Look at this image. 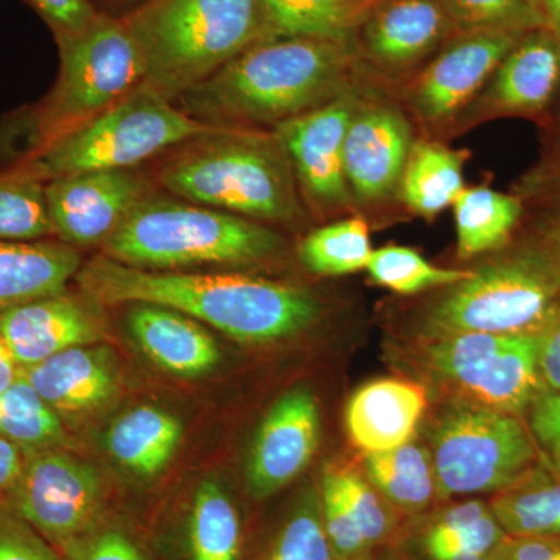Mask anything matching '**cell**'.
Segmentation results:
<instances>
[{
	"label": "cell",
	"instance_id": "1",
	"mask_svg": "<svg viewBox=\"0 0 560 560\" xmlns=\"http://www.w3.org/2000/svg\"><path fill=\"white\" fill-rule=\"evenodd\" d=\"M359 75L353 38L260 40L176 102L202 124L272 130L340 97Z\"/></svg>",
	"mask_w": 560,
	"mask_h": 560
},
{
	"label": "cell",
	"instance_id": "2",
	"mask_svg": "<svg viewBox=\"0 0 560 560\" xmlns=\"http://www.w3.org/2000/svg\"><path fill=\"white\" fill-rule=\"evenodd\" d=\"M75 282L103 305H164L242 342L293 337L318 320L323 307L301 287L245 275L151 271L95 257L81 265Z\"/></svg>",
	"mask_w": 560,
	"mask_h": 560
},
{
	"label": "cell",
	"instance_id": "3",
	"mask_svg": "<svg viewBox=\"0 0 560 560\" xmlns=\"http://www.w3.org/2000/svg\"><path fill=\"white\" fill-rule=\"evenodd\" d=\"M57 46L60 70L49 94L0 124L2 168L86 127L143 81L142 58L124 16L98 13L88 31Z\"/></svg>",
	"mask_w": 560,
	"mask_h": 560
},
{
	"label": "cell",
	"instance_id": "4",
	"mask_svg": "<svg viewBox=\"0 0 560 560\" xmlns=\"http://www.w3.org/2000/svg\"><path fill=\"white\" fill-rule=\"evenodd\" d=\"M158 180L172 197L270 224L305 219L285 150L271 130L221 127L180 145Z\"/></svg>",
	"mask_w": 560,
	"mask_h": 560
},
{
	"label": "cell",
	"instance_id": "5",
	"mask_svg": "<svg viewBox=\"0 0 560 560\" xmlns=\"http://www.w3.org/2000/svg\"><path fill=\"white\" fill-rule=\"evenodd\" d=\"M124 20L142 83L173 102L261 39L260 0H142Z\"/></svg>",
	"mask_w": 560,
	"mask_h": 560
},
{
	"label": "cell",
	"instance_id": "6",
	"mask_svg": "<svg viewBox=\"0 0 560 560\" xmlns=\"http://www.w3.org/2000/svg\"><path fill=\"white\" fill-rule=\"evenodd\" d=\"M560 308V260L529 235L445 287L423 312L429 340L460 334L541 335Z\"/></svg>",
	"mask_w": 560,
	"mask_h": 560
},
{
	"label": "cell",
	"instance_id": "7",
	"mask_svg": "<svg viewBox=\"0 0 560 560\" xmlns=\"http://www.w3.org/2000/svg\"><path fill=\"white\" fill-rule=\"evenodd\" d=\"M282 248V235L268 224L156 194L102 245L103 256L151 271L259 264Z\"/></svg>",
	"mask_w": 560,
	"mask_h": 560
},
{
	"label": "cell",
	"instance_id": "8",
	"mask_svg": "<svg viewBox=\"0 0 560 560\" xmlns=\"http://www.w3.org/2000/svg\"><path fill=\"white\" fill-rule=\"evenodd\" d=\"M220 128L194 119L175 102L140 83L86 127L5 168L44 184L79 173L127 171Z\"/></svg>",
	"mask_w": 560,
	"mask_h": 560
},
{
	"label": "cell",
	"instance_id": "9",
	"mask_svg": "<svg viewBox=\"0 0 560 560\" xmlns=\"http://www.w3.org/2000/svg\"><path fill=\"white\" fill-rule=\"evenodd\" d=\"M440 499L501 493L528 480L544 460L521 418L460 401L442 412L431 434Z\"/></svg>",
	"mask_w": 560,
	"mask_h": 560
},
{
	"label": "cell",
	"instance_id": "10",
	"mask_svg": "<svg viewBox=\"0 0 560 560\" xmlns=\"http://www.w3.org/2000/svg\"><path fill=\"white\" fill-rule=\"evenodd\" d=\"M415 140V124L396 92L360 68L345 142L346 179L359 215H381L400 205V179Z\"/></svg>",
	"mask_w": 560,
	"mask_h": 560
},
{
	"label": "cell",
	"instance_id": "11",
	"mask_svg": "<svg viewBox=\"0 0 560 560\" xmlns=\"http://www.w3.org/2000/svg\"><path fill=\"white\" fill-rule=\"evenodd\" d=\"M541 338L544 334L452 335L430 340L427 355L433 371L475 404L522 416L545 389L539 370Z\"/></svg>",
	"mask_w": 560,
	"mask_h": 560
},
{
	"label": "cell",
	"instance_id": "12",
	"mask_svg": "<svg viewBox=\"0 0 560 560\" xmlns=\"http://www.w3.org/2000/svg\"><path fill=\"white\" fill-rule=\"evenodd\" d=\"M525 33H456L415 77L390 90L425 138H447Z\"/></svg>",
	"mask_w": 560,
	"mask_h": 560
},
{
	"label": "cell",
	"instance_id": "13",
	"mask_svg": "<svg viewBox=\"0 0 560 560\" xmlns=\"http://www.w3.org/2000/svg\"><path fill=\"white\" fill-rule=\"evenodd\" d=\"M357 98L359 80L335 101L271 130L285 150L305 208L320 219L357 213L345 168L346 132Z\"/></svg>",
	"mask_w": 560,
	"mask_h": 560
},
{
	"label": "cell",
	"instance_id": "14",
	"mask_svg": "<svg viewBox=\"0 0 560 560\" xmlns=\"http://www.w3.org/2000/svg\"><path fill=\"white\" fill-rule=\"evenodd\" d=\"M5 506L58 548L101 521V477L61 447L25 452Z\"/></svg>",
	"mask_w": 560,
	"mask_h": 560
},
{
	"label": "cell",
	"instance_id": "15",
	"mask_svg": "<svg viewBox=\"0 0 560 560\" xmlns=\"http://www.w3.org/2000/svg\"><path fill=\"white\" fill-rule=\"evenodd\" d=\"M456 33L444 0H382L353 35V46L361 70L394 90Z\"/></svg>",
	"mask_w": 560,
	"mask_h": 560
},
{
	"label": "cell",
	"instance_id": "16",
	"mask_svg": "<svg viewBox=\"0 0 560 560\" xmlns=\"http://www.w3.org/2000/svg\"><path fill=\"white\" fill-rule=\"evenodd\" d=\"M559 91L560 39L547 25L533 28L501 60L452 135L503 117H523L544 125Z\"/></svg>",
	"mask_w": 560,
	"mask_h": 560
},
{
	"label": "cell",
	"instance_id": "17",
	"mask_svg": "<svg viewBox=\"0 0 560 560\" xmlns=\"http://www.w3.org/2000/svg\"><path fill=\"white\" fill-rule=\"evenodd\" d=\"M154 194L153 183L135 168L49 180L46 201L54 237L73 248L102 246L132 210Z\"/></svg>",
	"mask_w": 560,
	"mask_h": 560
},
{
	"label": "cell",
	"instance_id": "18",
	"mask_svg": "<svg viewBox=\"0 0 560 560\" xmlns=\"http://www.w3.org/2000/svg\"><path fill=\"white\" fill-rule=\"evenodd\" d=\"M319 442V408L311 390L283 394L257 431L246 463L250 497L265 500L289 486L315 456Z\"/></svg>",
	"mask_w": 560,
	"mask_h": 560
},
{
	"label": "cell",
	"instance_id": "19",
	"mask_svg": "<svg viewBox=\"0 0 560 560\" xmlns=\"http://www.w3.org/2000/svg\"><path fill=\"white\" fill-rule=\"evenodd\" d=\"M101 338V319L66 291L25 302L0 315V340L20 370L62 350L94 345Z\"/></svg>",
	"mask_w": 560,
	"mask_h": 560
},
{
	"label": "cell",
	"instance_id": "20",
	"mask_svg": "<svg viewBox=\"0 0 560 560\" xmlns=\"http://www.w3.org/2000/svg\"><path fill=\"white\" fill-rule=\"evenodd\" d=\"M397 533V548L410 560H492L508 539L489 503L466 500L416 515Z\"/></svg>",
	"mask_w": 560,
	"mask_h": 560
},
{
	"label": "cell",
	"instance_id": "21",
	"mask_svg": "<svg viewBox=\"0 0 560 560\" xmlns=\"http://www.w3.org/2000/svg\"><path fill=\"white\" fill-rule=\"evenodd\" d=\"M20 372L61 419L97 410L117 390L116 364L106 348L77 346Z\"/></svg>",
	"mask_w": 560,
	"mask_h": 560
},
{
	"label": "cell",
	"instance_id": "22",
	"mask_svg": "<svg viewBox=\"0 0 560 560\" xmlns=\"http://www.w3.org/2000/svg\"><path fill=\"white\" fill-rule=\"evenodd\" d=\"M127 327L154 364L178 377H201L220 363L219 345L209 331L173 308L145 302L130 304Z\"/></svg>",
	"mask_w": 560,
	"mask_h": 560
},
{
	"label": "cell",
	"instance_id": "23",
	"mask_svg": "<svg viewBox=\"0 0 560 560\" xmlns=\"http://www.w3.org/2000/svg\"><path fill=\"white\" fill-rule=\"evenodd\" d=\"M425 410L419 386L397 378H382L361 386L346 410L350 440L361 451H393L411 441Z\"/></svg>",
	"mask_w": 560,
	"mask_h": 560
},
{
	"label": "cell",
	"instance_id": "24",
	"mask_svg": "<svg viewBox=\"0 0 560 560\" xmlns=\"http://www.w3.org/2000/svg\"><path fill=\"white\" fill-rule=\"evenodd\" d=\"M81 265L79 250L60 241L0 243V315L25 302L62 293Z\"/></svg>",
	"mask_w": 560,
	"mask_h": 560
},
{
	"label": "cell",
	"instance_id": "25",
	"mask_svg": "<svg viewBox=\"0 0 560 560\" xmlns=\"http://www.w3.org/2000/svg\"><path fill=\"white\" fill-rule=\"evenodd\" d=\"M183 440V425L161 408H132L124 412L105 434L110 458L140 478H153L171 464Z\"/></svg>",
	"mask_w": 560,
	"mask_h": 560
},
{
	"label": "cell",
	"instance_id": "26",
	"mask_svg": "<svg viewBox=\"0 0 560 560\" xmlns=\"http://www.w3.org/2000/svg\"><path fill=\"white\" fill-rule=\"evenodd\" d=\"M464 162L466 156L441 139H416L400 179V206L412 215L436 219L466 187Z\"/></svg>",
	"mask_w": 560,
	"mask_h": 560
},
{
	"label": "cell",
	"instance_id": "27",
	"mask_svg": "<svg viewBox=\"0 0 560 560\" xmlns=\"http://www.w3.org/2000/svg\"><path fill=\"white\" fill-rule=\"evenodd\" d=\"M382 0H260L261 39L353 38Z\"/></svg>",
	"mask_w": 560,
	"mask_h": 560
},
{
	"label": "cell",
	"instance_id": "28",
	"mask_svg": "<svg viewBox=\"0 0 560 560\" xmlns=\"http://www.w3.org/2000/svg\"><path fill=\"white\" fill-rule=\"evenodd\" d=\"M452 208L460 259L506 248L526 212L525 202L517 195L488 186L464 187Z\"/></svg>",
	"mask_w": 560,
	"mask_h": 560
},
{
	"label": "cell",
	"instance_id": "29",
	"mask_svg": "<svg viewBox=\"0 0 560 560\" xmlns=\"http://www.w3.org/2000/svg\"><path fill=\"white\" fill-rule=\"evenodd\" d=\"M184 560H242L241 512L215 480H205L191 497L184 521Z\"/></svg>",
	"mask_w": 560,
	"mask_h": 560
},
{
	"label": "cell",
	"instance_id": "30",
	"mask_svg": "<svg viewBox=\"0 0 560 560\" xmlns=\"http://www.w3.org/2000/svg\"><path fill=\"white\" fill-rule=\"evenodd\" d=\"M368 480L397 512L423 514L440 499L431 453L407 442L393 451L366 453Z\"/></svg>",
	"mask_w": 560,
	"mask_h": 560
},
{
	"label": "cell",
	"instance_id": "31",
	"mask_svg": "<svg viewBox=\"0 0 560 560\" xmlns=\"http://www.w3.org/2000/svg\"><path fill=\"white\" fill-rule=\"evenodd\" d=\"M489 504L508 536H560V474L545 464Z\"/></svg>",
	"mask_w": 560,
	"mask_h": 560
},
{
	"label": "cell",
	"instance_id": "32",
	"mask_svg": "<svg viewBox=\"0 0 560 560\" xmlns=\"http://www.w3.org/2000/svg\"><path fill=\"white\" fill-rule=\"evenodd\" d=\"M372 250L370 224L355 213L308 232L298 254L313 275L337 278L366 270Z\"/></svg>",
	"mask_w": 560,
	"mask_h": 560
},
{
	"label": "cell",
	"instance_id": "33",
	"mask_svg": "<svg viewBox=\"0 0 560 560\" xmlns=\"http://www.w3.org/2000/svg\"><path fill=\"white\" fill-rule=\"evenodd\" d=\"M0 438L25 452L61 447L66 440L62 419L21 372L16 382L0 393Z\"/></svg>",
	"mask_w": 560,
	"mask_h": 560
},
{
	"label": "cell",
	"instance_id": "34",
	"mask_svg": "<svg viewBox=\"0 0 560 560\" xmlns=\"http://www.w3.org/2000/svg\"><path fill=\"white\" fill-rule=\"evenodd\" d=\"M54 237L46 184L16 168L0 171V241L38 242Z\"/></svg>",
	"mask_w": 560,
	"mask_h": 560
},
{
	"label": "cell",
	"instance_id": "35",
	"mask_svg": "<svg viewBox=\"0 0 560 560\" xmlns=\"http://www.w3.org/2000/svg\"><path fill=\"white\" fill-rule=\"evenodd\" d=\"M256 560H335L318 492L311 490L300 497L271 530Z\"/></svg>",
	"mask_w": 560,
	"mask_h": 560
},
{
	"label": "cell",
	"instance_id": "36",
	"mask_svg": "<svg viewBox=\"0 0 560 560\" xmlns=\"http://www.w3.org/2000/svg\"><path fill=\"white\" fill-rule=\"evenodd\" d=\"M366 271L372 282L383 289L399 294H416L451 287L467 278L470 270L436 267L416 249L388 245L372 250Z\"/></svg>",
	"mask_w": 560,
	"mask_h": 560
},
{
	"label": "cell",
	"instance_id": "37",
	"mask_svg": "<svg viewBox=\"0 0 560 560\" xmlns=\"http://www.w3.org/2000/svg\"><path fill=\"white\" fill-rule=\"evenodd\" d=\"M323 480L329 482L338 493L372 550L393 544L400 529L397 511L370 480L345 469L327 470Z\"/></svg>",
	"mask_w": 560,
	"mask_h": 560
},
{
	"label": "cell",
	"instance_id": "38",
	"mask_svg": "<svg viewBox=\"0 0 560 560\" xmlns=\"http://www.w3.org/2000/svg\"><path fill=\"white\" fill-rule=\"evenodd\" d=\"M458 32L517 31L544 27L539 5L529 0H444Z\"/></svg>",
	"mask_w": 560,
	"mask_h": 560
},
{
	"label": "cell",
	"instance_id": "39",
	"mask_svg": "<svg viewBox=\"0 0 560 560\" xmlns=\"http://www.w3.org/2000/svg\"><path fill=\"white\" fill-rule=\"evenodd\" d=\"M58 550L66 560H149L124 529L101 521Z\"/></svg>",
	"mask_w": 560,
	"mask_h": 560
},
{
	"label": "cell",
	"instance_id": "40",
	"mask_svg": "<svg viewBox=\"0 0 560 560\" xmlns=\"http://www.w3.org/2000/svg\"><path fill=\"white\" fill-rule=\"evenodd\" d=\"M0 560H66L38 530L0 504Z\"/></svg>",
	"mask_w": 560,
	"mask_h": 560
},
{
	"label": "cell",
	"instance_id": "41",
	"mask_svg": "<svg viewBox=\"0 0 560 560\" xmlns=\"http://www.w3.org/2000/svg\"><path fill=\"white\" fill-rule=\"evenodd\" d=\"M528 412L529 431L541 460L560 474V390L541 389Z\"/></svg>",
	"mask_w": 560,
	"mask_h": 560
},
{
	"label": "cell",
	"instance_id": "42",
	"mask_svg": "<svg viewBox=\"0 0 560 560\" xmlns=\"http://www.w3.org/2000/svg\"><path fill=\"white\" fill-rule=\"evenodd\" d=\"M24 2L46 22L57 43L75 38L88 31L101 13L92 5L91 0H24Z\"/></svg>",
	"mask_w": 560,
	"mask_h": 560
},
{
	"label": "cell",
	"instance_id": "43",
	"mask_svg": "<svg viewBox=\"0 0 560 560\" xmlns=\"http://www.w3.org/2000/svg\"><path fill=\"white\" fill-rule=\"evenodd\" d=\"M526 208L560 206V149L547 150L544 158L512 186Z\"/></svg>",
	"mask_w": 560,
	"mask_h": 560
},
{
	"label": "cell",
	"instance_id": "44",
	"mask_svg": "<svg viewBox=\"0 0 560 560\" xmlns=\"http://www.w3.org/2000/svg\"><path fill=\"white\" fill-rule=\"evenodd\" d=\"M492 560H560V536H508Z\"/></svg>",
	"mask_w": 560,
	"mask_h": 560
},
{
	"label": "cell",
	"instance_id": "45",
	"mask_svg": "<svg viewBox=\"0 0 560 560\" xmlns=\"http://www.w3.org/2000/svg\"><path fill=\"white\" fill-rule=\"evenodd\" d=\"M539 370L544 388L560 390V308L541 338Z\"/></svg>",
	"mask_w": 560,
	"mask_h": 560
},
{
	"label": "cell",
	"instance_id": "46",
	"mask_svg": "<svg viewBox=\"0 0 560 560\" xmlns=\"http://www.w3.org/2000/svg\"><path fill=\"white\" fill-rule=\"evenodd\" d=\"M25 451L0 438V504H7L10 493L24 469Z\"/></svg>",
	"mask_w": 560,
	"mask_h": 560
},
{
	"label": "cell",
	"instance_id": "47",
	"mask_svg": "<svg viewBox=\"0 0 560 560\" xmlns=\"http://www.w3.org/2000/svg\"><path fill=\"white\" fill-rule=\"evenodd\" d=\"M539 217L534 221L533 237L547 246L560 260V206L534 209Z\"/></svg>",
	"mask_w": 560,
	"mask_h": 560
},
{
	"label": "cell",
	"instance_id": "48",
	"mask_svg": "<svg viewBox=\"0 0 560 560\" xmlns=\"http://www.w3.org/2000/svg\"><path fill=\"white\" fill-rule=\"evenodd\" d=\"M20 377V366L14 363L13 357L0 340V393L9 388Z\"/></svg>",
	"mask_w": 560,
	"mask_h": 560
},
{
	"label": "cell",
	"instance_id": "49",
	"mask_svg": "<svg viewBox=\"0 0 560 560\" xmlns=\"http://www.w3.org/2000/svg\"><path fill=\"white\" fill-rule=\"evenodd\" d=\"M540 127L544 128L545 139L548 142L547 150L560 149V91L550 114H548L547 120Z\"/></svg>",
	"mask_w": 560,
	"mask_h": 560
},
{
	"label": "cell",
	"instance_id": "50",
	"mask_svg": "<svg viewBox=\"0 0 560 560\" xmlns=\"http://www.w3.org/2000/svg\"><path fill=\"white\" fill-rule=\"evenodd\" d=\"M545 25L560 39V0H540Z\"/></svg>",
	"mask_w": 560,
	"mask_h": 560
},
{
	"label": "cell",
	"instance_id": "51",
	"mask_svg": "<svg viewBox=\"0 0 560 560\" xmlns=\"http://www.w3.org/2000/svg\"><path fill=\"white\" fill-rule=\"evenodd\" d=\"M366 560H410L407 556L404 555L399 550V548H393L390 545H385V547L375 548L374 551L371 552L370 558Z\"/></svg>",
	"mask_w": 560,
	"mask_h": 560
},
{
	"label": "cell",
	"instance_id": "52",
	"mask_svg": "<svg viewBox=\"0 0 560 560\" xmlns=\"http://www.w3.org/2000/svg\"><path fill=\"white\" fill-rule=\"evenodd\" d=\"M529 2L536 3V5L540 7V0H529Z\"/></svg>",
	"mask_w": 560,
	"mask_h": 560
},
{
	"label": "cell",
	"instance_id": "53",
	"mask_svg": "<svg viewBox=\"0 0 560 560\" xmlns=\"http://www.w3.org/2000/svg\"><path fill=\"white\" fill-rule=\"evenodd\" d=\"M142 2V0H139V3Z\"/></svg>",
	"mask_w": 560,
	"mask_h": 560
}]
</instances>
